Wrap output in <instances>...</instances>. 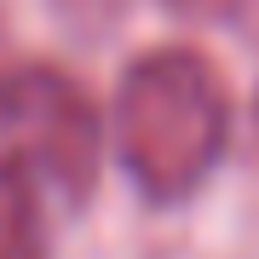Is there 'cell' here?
<instances>
[{
	"label": "cell",
	"instance_id": "cell-2",
	"mask_svg": "<svg viewBox=\"0 0 259 259\" xmlns=\"http://www.w3.org/2000/svg\"><path fill=\"white\" fill-rule=\"evenodd\" d=\"M0 133L69 207H87L104 167V121L75 75L52 64H23L0 98Z\"/></svg>",
	"mask_w": 259,
	"mask_h": 259
},
{
	"label": "cell",
	"instance_id": "cell-3",
	"mask_svg": "<svg viewBox=\"0 0 259 259\" xmlns=\"http://www.w3.org/2000/svg\"><path fill=\"white\" fill-rule=\"evenodd\" d=\"M0 259H52L40 225V190L23 156H0Z\"/></svg>",
	"mask_w": 259,
	"mask_h": 259
},
{
	"label": "cell",
	"instance_id": "cell-1",
	"mask_svg": "<svg viewBox=\"0 0 259 259\" xmlns=\"http://www.w3.org/2000/svg\"><path fill=\"white\" fill-rule=\"evenodd\" d=\"M231 144V93L219 69L190 47L133 58L115 93V150L139 196L173 207L207 185Z\"/></svg>",
	"mask_w": 259,
	"mask_h": 259
},
{
	"label": "cell",
	"instance_id": "cell-5",
	"mask_svg": "<svg viewBox=\"0 0 259 259\" xmlns=\"http://www.w3.org/2000/svg\"><path fill=\"white\" fill-rule=\"evenodd\" d=\"M173 6H190V0H173Z\"/></svg>",
	"mask_w": 259,
	"mask_h": 259
},
{
	"label": "cell",
	"instance_id": "cell-4",
	"mask_svg": "<svg viewBox=\"0 0 259 259\" xmlns=\"http://www.w3.org/2000/svg\"><path fill=\"white\" fill-rule=\"evenodd\" d=\"M18 69H23V58L12 52V29H6V18H0V98H6V87H12Z\"/></svg>",
	"mask_w": 259,
	"mask_h": 259
}]
</instances>
